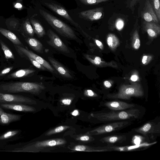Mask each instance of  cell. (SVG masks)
<instances>
[{
  "label": "cell",
  "mask_w": 160,
  "mask_h": 160,
  "mask_svg": "<svg viewBox=\"0 0 160 160\" xmlns=\"http://www.w3.org/2000/svg\"><path fill=\"white\" fill-rule=\"evenodd\" d=\"M35 101L27 97L0 92V103H36Z\"/></svg>",
  "instance_id": "cell-7"
},
{
  "label": "cell",
  "mask_w": 160,
  "mask_h": 160,
  "mask_svg": "<svg viewBox=\"0 0 160 160\" xmlns=\"http://www.w3.org/2000/svg\"><path fill=\"white\" fill-rule=\"evenodd\" d=\"M35 71L34 70L31 69H20L11 73L8 76V78H23L33 73Z\"/></svg>",
  "instance_id": "cell-22"
},
{
  "label": "cell",
  "mask_w": 160,
  "mask_h": 160,
  "mask_svg": "<svg viewBox=\"0 0 160 160\" xmlns=\"http://www.w3.org/2000/svg\"><path fill=\"white\" fill-rule=\"evenodd\" d=\"M44 5L58 15L68 21L75 26L80 28L78 24L72 19L67 11L61 6L53 3L44 2Z\"/></svg>",
  "instance_id": "cell-11"
},
{
  "label": "cell",
  "mask_w": 160,
  "mask_h": 160,
  "mask_svg": "<svg viewBox=\"0 0 160 160\" xmlns=\"http://www.w3.org/2000/svg\"><path fill=\"white\" fill-rule=\"evenodd\" d=\"M30 20L34 32L38 37L40 38L44 36L45 34V32L44 28L40 23L32 18H31Z\"/></svg>",
  "instance_id": "cell-24"
},
{
  "label": "cell",
  "mask_w": 160,
  "mask_h": 160,
  "mask_svg": "<svg viewBox=\"0 0 160 160\" xmlns=\"http://www.w3.org/2000/svg\"><path fill=\"white\" fill-rule=\"evenodd\" d=\"M143 21V25L150 36L154 37L156 36L157 32H159V26L158 23L147 22L144 21Z\"/></svg>",
  "instance_id": "cell-19"
},
{
  "label": "cell",
  "mask_w": 160,
  "mask_h": 160,
  "mask_svg": "<svg viewBox=\"0 0 160 160\" xmlns=\"http://www.w3.org/2000/svg\"><path fill=\"white\" fill-rule=\"evenodd\" d=\"M138 77L136 75H132L131 78V80L133 81H136L138 79Z\"/></svg>",
  "instance_id": "cell-45"
},
{
  "label": "cell",
  "mask_w": 160,
  "mask_h": 160,
  "mask_svg": "<svg viewBox=\"0 0 160 160\" xmlns=\"http://www.w3.org/2000/svg\"><path fill=\"white\" fill-rule=\"evenodd\" d=\"M47 34L49 38V40L47 41L48 44L58 51L64 53H70V50L67 46L52 30L49 29L47 31Z\"/></svg>",
  "instance_id": "cell-8"
},
{
  "label": "cell",
  "mask_w": 160,
  "mask_h": 160,
  "mask_svg": "<svg viewBox=\"0 0 160 160\" xmlns=\"http://www.w3.org/2000/svg\"><path fill=\"white\" fill-rule=\"evenodd\" d=\"M91 138L88 135H84L80 136L78 138H77V139L83 141H89L91 139Z\"/></svg>",
  "instance_id": "cell-37"
},
{
  "label": "cell",
  "mask_w": 160,
  "mask_h": 160,
  "mask_svg": "<svg viewBox=\"0 0 160 160\" xmlns=\"http://www.w3.org/2000/svg\"><path fill=\"white\" fill-rule=\"evenodd\" d=\"M147 58V56H144L143 57L142 61L143 64H145L146 62Z\"/></svg>",
  "instance_id": "cell-46"
},
{
  "label": "cell",
  "mask_w": 160,
  "mask_h": 160,
  "mask_svg": "<svg viewBox=\"0 0 160 160\" xmlns=\"http://www.w3.org/2000/svg\"><path fill=\"white\" fill-rule=\"evenodd\" d=\"M87 59L96 65L100 64L101 62V59L99 57H96L93 60L91 59Z\"/></svg>",
  "instance_id": "cell-38"
},
{
  "label": "cell",
  "mask_w": 160,
  "mask_h": 160,
  "mask_svg": "<svg viewBox=\"0 0 160 160\" xmlns=\"http://www.w3.org/2000/svg\"><path fill=\"white\" fill-rule=\"evenodd\" d=\"M69 128L67 126H60L48 131L45 134L46 136H49L53 134L61 132Z\"/></svg>",
  "instance_id": "cell-28"
},
{
  "label": "cell",
  "mask_w": 160,
  "mask_h": 160,
  "mask_svg": "<svg viewBox=\"0 0 160 160\" xmlns=\"http://www.w3.org/2000/svg\"><path fill=\"white\" fill-rule=\"evenodd\" d=\"M23 28L25 31L28 35L32 37L33 36L35 32L28 18L24 22L23 24Z\"/></svg>",
  "instance_id": "cell-27"
},
{
  "label": "cell",
  "mask_w": 160,
  "mask_h": 160,
  "mask_svg": "<svg viewBox=\"0 0 160 160\" xmlns=\"http://www.w3.org/2000/svg\"><path fill=\"white\" fill-rule=\"evenodd\" d=\"M48 59L54 68L62 77L68 78H72L70 72L61 63L54 58L49 57Z\"/></svg>",
  "instance_id": "cell-16"
},
{
  "label": "cell",
  "mask_w": 160,
  "mask_h": 160,
  "mask_svg": "<svg viewBox=\"0 0 160 160\" xmlns=\"http://www.w3.org/2000/svg\"><path fill=\"white\" fill-rule=\"evenodd\" d=\"M15 49L18 54L22 57H30L42 65L48 70L52 72H54L55 69L47 61L40 56L22 46L14 45Z\"/></svg>",
  "instance_id": "cell-6"
},
{
  "label": "cell",
  "mask_w": 160,
  "mask_h": 160,
  "mask_svg": "<svg viewBox=\"0 0 160 160\" xmlns=\"http://www.w3.org/2000/svg\"><path fill=\"white\" fill-rule=\"evenodd\" d=\"M45 88L41 82H16L0 85V92L8 93L25 92L37 94Z\"/></svg>",
  "instance_id": "cell-1"
},
{
  "label": "cell",
  "mask_w": 160,
  "mask_h": 160,
  "mask_svg": "<svg viewBox=\"0 0 160 160\" xmlns=\"http://www.w3.org/2000/svg\"><path fill=\"white\" fill-rule=\"evenodd\" d=\"M79 16L81 18L88 20H98L102 18L104 16L103 8L98 7L83 11L79 13Z\"/></svg>",
  "instance_id": "cell-10"
},
{
  "label": "cell",
  "mask_w": 160,
  "mask_h": 160,
  "mask_svg": "<svg viewBox=\"0 0 160 160\" xmlns=\"http://www.w3.org/2000/svg\"><path fill=\"white\" fill-rule=\"evenodd\" d=\"M84 94L88 96L93 97L95 96L94 92L91 90H85L84 92Z\"/></svg>",
  "instance_id": "cell-40"
},
{
  "label": "cell",
  "mask_w": 160,
  "mask_h": 160,
  "mask_svg": "<svg viewBox=\"0 0 160 160\" xmlns=\"http://www.w3.org/2000/svg\"><path fill=\"white\" fill-rule=\"evenodd\" d=\"M71 114L73 116H75L78 115L79 114V111L78 110H75L72 112Z\"/></svg>",
  "instance_id": "cell-44"
},
{
  "label": "cell",
  "mask_w": 160,
  "mask_h": 160,
  "mask_svg": "<svg viewBox=\"0 0 160 160\" xmlns=\"http://www.w3.org/2000/svg\"><path fill=\"white\" fill-rule=\"evenodd\" d=\"M39 12L48 23L60 35L71 39H77L74 31L67 24L45 11L40 9Z\"/></svg>",
  "instance_id": "cell-3"
},
{
  "label": "cell",
  "mask_w": 160,
  "mask_h": 160,
  "mask_svg": "<svg viewBox=\"0 0 160 160\" xmlns=\"http://www.w3.org/2000/svg\"><path fill=\"white\" fill-rule=\"evenodd\" d=\"M134 130L146 136L149 134L160 132L159 128L158 127L157 125L153 122L147 123L142 127L135 129Z\"/></svg>",
  "instance_id": "cell-12"
},
{
  "label": "cell",
  "mask_w": 160,
  "mask_h": 160,
  "mask_svg": "<svg viewBox=\"0 0 160 160\" xmlns=\"http://www.w3.org/2000/svg\"><path fill=\"white\" fill-rule=\"evenodd\" d=\"M13 68V66L6 68L2 70L0 72V76H2L9 72Z\"/></svg>",
  "instance_id": "cell-36"
},
{
  "label": "cell",
  "mask_w": 160,
  "mask_h": 160,
  "mask_svg": "<svg viewBox=\"0 0 160 160\" xmlns=\"http://www.w3.org/2000/svg\"><path fill=\"white\" fill-rule=\"evenodd\" d=\"M107 43L109 46L114 48L117 45L118 41L115 36L113 34H109L107 38Z\"/></svg>",
  "instance_id": "cell-30"
},
{
  "label": "cell",
  "mask_w": 160,
  "mask_h": 160,
  "mask_svg": "<svg viewBox=\"0 0 160 160\" xmlns=\"http://www.w3.org/2000/svg\"><path fill=\"white\" fill-rule=\"evenodd\" d=\"M126 139V137L124 135H114L103 137L100 141L103 143H113L122 142Z\"/></svg>",
  "instance_id": "cell-23"
},
{
  "label": "cell",
  "mask_w": 160,
  "mask_h": 160,
  "mask_svg": "<svg viewBox=\"0 0 160 160\" xmlns=\"http://www.w3.org/2000/svg\"><path fill=\"white\" fill-rule=\"evenodd\" d=\"M95 42L97 45L98 46H100L102 44L101 42L98 40H96Z\"/></svg>",
  "instance_id": "cell-47"
},
{
  "label": "cell",
  "mask_w": 160,
  "mask_h": 160,
  "mask_svg": "<svg viewBox=\"0 0 160 160\" xmlns=\"http://www.w3.org/2000/svg\"><path fill=\"white\" fill-rule=\"evenodd\" d=\"M21 116L20 115L7 113L0 106V123L4 125L19 120Z\"/></svg>",
  "instance_id": "cell-17"
},
{
  "label": "cell",
  "mask_w": 160,
  "mask_h": 160,
  "mask_svg": "<svg viewBox=\"0 0 160 160\" xmlns=\"http://www.w3.org/2000/svg\"><path fill=\"white\" fill-rule=\"evenodd\" d=\"M72 150L73 151L84 152H105L110 150L108 148H93L83 145H77L75 146Z\"/></svg>",
  "instance_id": "cell-25"
},
{
  "label": "cell",
  "mask_w": 160,
  "mask_h": 160,
  "mask_svg": "<svg viewBox=\"0 0 160 160\" xmlns=\"http://www.w3.org/2000/svg\"><path fill=\"white\" fill-rule=\"evenodd\" d=\"M104 105L111 110L113 111L124 110L135 107V105L122 101H113L107 102Z\"/></svg>",
  "instance_id": "cell-14"
},
{
  "label": "cell",
  "mask_w": 160,
  "mask_h": 160,
  "mask_svg": "<svg viewBox=\"0 0 160 160\" xmlns=\"http://www.w3.org/2000/svg\"><path fill=\"white\" fill-rule=\"evenodd\" d=\"M104 84L105 86L108 88H110L111 86V84L110 83L107 81H104Z\"/></svg>",
  "instance_id": "cell-43"
},
{
  "label": "cell",
  "mask_w": 160,
  "mask_h": 160,
  "mask_svg": "<svg viewBox=\"0 0 160 160\" xmlns=\"http://www.w3.org/2000/svg\"><path fill=\"white\" fill-rule=\"evenodd\" d=\"M0 106L2 108L21 112H32L36 111L34 107L22 104L0 103Z\"/></svg>",
  "instance_id": "cell-13"
},
{
  "label": "cell",
  "mask_w": 160,
  "mask_h": 160,
  "mask_svg": "<svg viewBox=\"0 0 160 160\" xmlns=\"http://www.w3.org/2000/svg\"><path fill=\"white\" fill-rule=\"evenodd\" d=\"M29 46L36 52L43 53L44 47L42 43L37 39L33 38H28L26 40Z\"/></svg>",
  "instance_id": "cell-18"
},
{
  "label": "cell",
  "mask_w": 160,
  "mask_h": 160,
  "mask_svg": "<svg viewBox=\"0 0 160 160\" xmlns=\"http://www.w3.org/2000/svg\"><path fill=\"white\" fill-rule=\"evenodd\" d=\"M140 113L139 109L132 108L125 111L92 113L91 116L99 121L108 122L137 118Z\"/></svg>",
  "instance_id": "cell-2"
},
{
  "label": "cell",
  "mask_w": 160,
  "mask_h": 160,
  "mask_svg": "<svg viewBox=\"0 0 160 160\" xmlns=\"http://www.w3.org/2000/svg\"><path fill=\"white\" fill-rule=\"evenodd\" d=\"M152 7L159 22L160 21V4L159 0H151Z\"/></svg>",
  "instance_id": "cell-29"
},
{
  "label": "cell",
  "mask_w": 160,
  "mask_h": 160,
  "mask_svg": "<svg viewBox=\"0 0 160 160\" xmlns=\"http://www.w3.org/2000/svg\"><path fill=\"white\" fill-rule=\"evenodd\" d=\"M0 32L15 45L22 46V43L16 36L10 31L0 28Z\"/></svg>",
  "instance_id": "cell-20"
},
{
  "label": "cell",
  "mask_w": 160,
  "mask_h": 160,
  "mask_svg": "<svg viewBox=\"0 0 160 160\" xmlns=\"http://www.w3.org/2000/svg\"><path fill=\"white\" fill-rule=\"evenodd\" d=\"M0 45L3 50L5 57L7 59H14L15 57L13 53L5 43L0 39Z\"/></svg>",
  "instance_id": "cell-26"
},
{
  "label": "cell",
  "mask_w": 160,
  "mask_h": 160,
  "mask_svg": "<svg viewBox=\"0 0 160 160\" xmlns=\"http://www.w3.org/2000/svg\"><path fill=\"white\" fill-rule=\"evenodd\" d=\"M140 41L138 38H137L135 40L134 43V48L136 49H138L140 46Z\"/></svg>",
  "instance_id": "cell-41"
},
{
  "label": "cell",
  "mask_w": 160,
  "mask_h": 160,
  "mask_svg": "<svg viewBox=\"0 0 160 160\" xmlns=\"http://www.w3.org/2000/svg\"><path fill=\"white\" fill-rule=\"evenodd\" d=\"M140 0H127V5L128 8L133 10V8Z\"/></svg>",
  "instance_id": "cell-34"
},
{
  "label": "cell",
  "mask_w": 160,
  "mask_h": 160,
  "mask_svg": "<svg viewBox=\"0 0 160 160\" xmlns=\"http://www.w3.org/2000/svg\"><path fill=\"white\" fill-rule=\"evenodd\" d=\"M14 7L15 8L18 9V10H20L22 8V6L21 3L17 2L14 5Z\"/></svg>",
  "instance_id": "cell-42"
},
{
  "label": "cell",
  "mask_w": 160,
  "mask_h": 160,
  "mask_svg": "<svg viewBox=\"0 0 160 160\" xmlns=\"http://www.w3.org/2000/svg\"><path fill=\"white\" fill-rule=\"evenodd\" d=\"M19 132L18 130L9 131L0 136V140L9 138L17 134Z\"/></svg>",
  "instance_id": "cell-31"
},
{
  "label": "cell",
  "mask_w": 160,
  "mask_h": 160,
  "mask_svg": "<svg viewBox=\"0 0 160 160\" xmlns=\"http://www.w3.org/2000/svg\"><path fill=\"white\" fill-rule=\"evenodd\" d=\"M141 16L144 21L147 22L158 23L159 22L149 0H146Z\"/></svg>",
  "instance_id": "cell-9"
},
{
  "label": "cell",
  "mask_w": 160,
  "mask_h": 160,
  "mask_svg": "<svg viewBox=\"0 0 160 160\" xmlns=\"http://www.w3.org/2000/svg\"><path fill=\"white\" fill-rule=\"evenodd\" d=\"M30 61L31 63L36 68L42 70H47L46 68L43 66L42 65L37 62L33 59L30 57H27Z\"/></svg>",
  "instance_id": "cell-33"
},
{
  "label": "cell",
  "mask_w": 160,
  "mask_h": 160,
  "mask_svg": "<svg viewBox=\"0 0 160 160\" xmlns=\"http://www.w3.org/2000/svg\"><path fill=\"white\" fill-rule=\"evenodd\" d=\"M129 123L128 122L124 121L110 123L98 127L88 132L86 134L90 135H99L111 132L124 128Z\"/></svg>",
  "instance_id": "cell-5"
},
{
  "label": "cell",
  "mask_w": 160,
  "mask_h": 160,
  "mask_svg": "<svg viewBox=\"0 0 160 160\" xmlns=\"http://www.w3.org/2000/svg\"><path fill=\"white\" fill-rule=\"evenodd\" d=\"M109 0H79L83 4L88 5H93L106 2Z\"/></svg>",
  "instance_id": "cell-32"
},
{
  "label": "cell",
  "mask_w": 160,
  "mask_h": 160,
  "mask_svg": "<svg viewBox=\"0 0 160 160\" xmlns=\"http://www.w3.org/2000/svg\"><path fill=\"white\" fill-rule=\"evenodd\" d=\"M61 102L65 105H69L71 103L72 100L69 98H65L62 99Z\"/></svg>",
  "instance_id": "cell-39"
},
{
  "label": "cell",
  "mask_w": 160,
  "mask_h": 160,
  "mask_svg": "<svg viewBox=\"0 0 160 160\" xmlns=\"http://www.w3.org/2000/svg\"><path fill=\"white\" fill-rule=\"evenodd\" d=\"M124 26V22L123 20L121 18H117L115 22V26L116 28L119 30H121Z\"/></svg>",
  "instance_id": "cell-35"
},
{
  "label": "cell",
  "mask_w": 160,
  "mask_h": 160,
  "mask_svg": "<svg viewBox=\"0 0 160 160\" xmlns=\"http://www.w3.org/2000/svg\"><path fill=\"white\" fill-rule=\"evenodd\" d=\"M142 95V92L139 89L132 87H129L122 90L117 95L112 98L128 99L131 96H141Z\"/></svg>",
  "instance_id": "cell-15"
},
{
  "label": "cell",
  "mask_w": 160,
  "mask_h": 160,
  "mask_svg": "<svg viewBox=\"0 0 160 160\" xmlns=\"http://www.w3.org/2000/svg\"><path fill=\"white\" fill-rule=\"evenodd\" d=\"M66 143L65 140L61 138L49 139L38 141L32 145L25 146L20 148H16L14 150L8 151L16 152H33L36 148L52 147L63 145Z\"/></svg>",
  "instance_id": "cell-4"
},
{
  "label": "cell",
  "mask_w": 160,
  "mask_h": 160,
  "mask_svg": "<svg viewBox=\"0 0 160 160\" xmlns=\"http://www.w3.org/2000/svg\"><path fill=\"white\" fill-rule=\"evenodd\" d=\"M153 143H142L140 144L135 145L134 146H125V147H107V148H108L110 150H114L115 151H126L135 150L137 148H142V147L148 146L151 145H152Z\"/></svg>",
  "instance_id": "cell-21"
}]
</instances>
